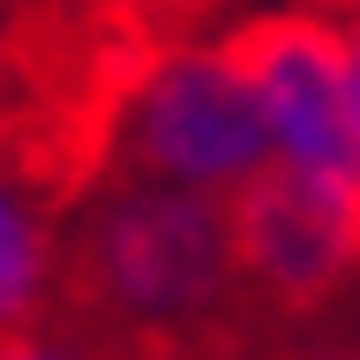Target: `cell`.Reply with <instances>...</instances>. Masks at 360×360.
Listing matches in <instances>:
<instances>
[{
	"instance_id": "obj_8",
	"label": "cell",
	"mask_w": 360,
	"mask_h": 360,
	"mask_svg": "<svg viewBox=\"0 0 360 360\" xmlns=\"http://www.w3.org/2000/svg\"><path fill=\"white\" fill-rule=\"evenodd\" d=\"M173 360H255V353L233 345V338H210V345H188V353H173Z\"/></svg>"
},
{
	"instance_id": "obj_5",
	"label": "cell",
	"mask_w": 360,
	"mask_h": 360,
	"mask_svg": "<svg viewBox=\"0 0 360 360\" xmlns=\"http://www.w3.org/2000/svg\"><path fill=\"white\" fill-rule=\"evenodd\" d=\"M60 255H68V188L30 158L15 120L0 112V338L60 315Z\"/></svg>"
},
{
	"instance_id": "obj_7",
	"label": "cell",
	"mask_w": 360,
	"mask_h": 360,
	"mask_svg": "<svg viewBox=\"0 0 360 360\" xmlns=\"http://www.w3.org/2000/svg\"><path fill=\"white\" fill-rule=\"evenodd\" d=\"M345 90H353V143H360V15L345 30Z\"/></svg>"
},
{
	"instance_id": "obj_2",
	"label": "cell",
	"mask_w": 360,
	"mask_h": 360,
	"mask_svg": "<svg viewBox=\"0 0 360 360\" xmlns=\"http://www.w3.org/2000/svg\"><path fill=\"white\" fill-rule=\"evenodd\" d=\"M98 173L165 180L188 195L233 202L248 180L270 173V128L225 38H173L135 68L98 135Z\"/></svg>"
},
{
	"instance_id": "obj_9",
	"label": "cell",
	"mask_w": 360,
	"mask_h": 360,
	"mask_svg": "<svg viewBox=\"0 0 360 360\" xmlns=\"http://www.w3.org/2000/svg\"><path fill=\"white\" fill-rule=\"evenodd\" d=\"M285 360H360V345H308V353H285Z\"/></svg>"
},
{
	"instance_id": "obj_4",
	"label": "cell",
	"mask_w": 360,
	"mask_h": 360,
	"mask_svg": "<svg viewBox=\"0 0 360 360\" xmlns=\"http://www.w3.org/2000/svg\"><path fill=\"white\" fill-rule=\"evenodd\" d=\"M233 68L248 75L270 128V165L292 173H360L353 90H345V30L300 8H255L218 30Z\"/></svg>"
},
{
	"instance_id": "obj_3",
	"label": "cell",
	"mask_w": 360,
	"mask_h": 360,
	"mask_svg": "<svg viewBox=\"0 0 360 360\" xmlns=\"http://www.w3.org/2000/svg\"><path fill=\"white\" fill-rule=\"evenodd\" d=\"M233 240H240V285L255 308H330L360 278V173L270 165L233 195Z\"/></svg>"
},
{
	"instance_id": "obj_1",
	"label": "cell",
	"mask_w": 360,
	"mask_h": 360,
	"mask_svg": "<svg viewBox=\"0 0 360 360\" xmlns=\"http://www.w3.org/2000/svg\"><path fill=\"white\" fill-rule=\"evenodd\" d=\"M240 285L233 202L188 195L165 180L98 173L68 202L60 308L135 360H173L188 345L225 338Z\"/></svg>"
},
{
	"instance_id": "obj_6",
	"label": "cell",
	"mask_w": 360,
	"mask_h": 360,
	"mask_svg": "<svg viewBox=\"0 0 360 360\" xmlns=\"http://www.w3.org/2000/svg\"><path fill=\"white\" fill-rule=\"evenodd\" d=\"M0 360H135L120 353V345H105L98 330H83V323H38V330H15V338H0Z\"/></svg>"
}]
</instances>
